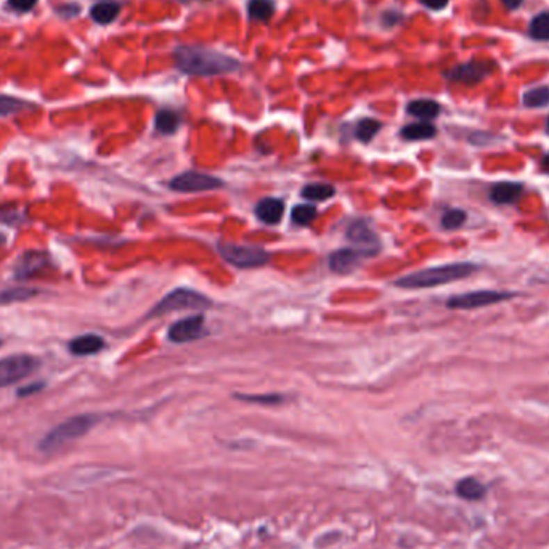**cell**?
I'll return each instance as SVG.
<instances>
[{"mask_svg": "<svg viewBox=\"0 0 549 549\" xmlns=\"http://www.w3.org/2000/svg\"><path fill=\"white\" fill-rule=\"evenodd\" d=\"M238 398L252 403H263V405H278L283 402V397L279 395H238Z\"/></svg>", "mask_w": 549, "mask_h": 549, "instance_id": "30", "label": "cell"}, {"mask_svg": "<svg viewBox=\"0 0 549 549\" xmlns=\"http://www.w3.org/2000/svg\"><path fill=\"white\" fill-rule=\"evenodd\" d=\"M315 217H317V209L312 204L296 206L291 212V219L297 225H309Z\"/></svg>", "mask_w": 549, "mask_h": 549, "instance_id": "27", "label": "cell"}, {"mask_svg": "<svg viewBox=\"0 0 549 549\" xmlns=\"http://www.w3.org/2000/svg\"><path fill=\"white\" fill-rule=\"evenodd\" d=\"M273 3L270 0H251L247 5V12L252 19L257 22H267L273 15Z\"/></svg>", "mask_w": 549, "mask_h": 549, "instance_id": "23", "label": "cell"}, {"mask_svg": "<svg viewBox=\"0 0 549 549\" xmlns=\"http://www.w3.org/2000/svg\"><path fill=\"white\" fill-rule=\"evenodd\" d=\"M121 7L116 2H101L92 8V18L100 24H108L117 18Z\"/></svg>", "mask_w": 549, "mask_h": 549, "instance_id": "19", "label": "cell"}, {"mask_svg": "<svg viewBox=\"0 0 549 549\" xmlns=\"http://www.w3.org/2000/svg\"><path fill=\"white\" fill-rule=\"evenodd\" d=\"M42 387H44V384H33V386H29V387H23V389L18 392V395H19V397H23V395H29V393L38 392L39 389H42Z\"/></svg>", "mask_w": 549, "mask_h": 549, "instance_id": "33", "label": "cell"}, {"mask_svg": "<svg viewBox=\"0 0 549 549\" xmlns=\"http://www.w3.org/2000/svg\"><path fill=\"white\" fill-rule=\"evenodd\" d=\"M457 493L461 496V498H464L468 501H477V500L484 498L486 490L477 479L468 477V479H463L461 482H458Z\"/></svg>", "mask_w": 549, "mask_h": 549, "instance_id": "17", "label": "cell"}, {"mask_svg": "<svg viewBox=\"0 0 549 549\" xmlns=\"http://www.w3.org/2000/svg\"><path fill=\"white\" fill-rule=\"evenodd\" d=\"M408 113L411 116L423 119V121H429L439 116L440 105L434 100H414L408 105Z\"/></svg>", "mask_w": 549, "mask_h": 549, "instance_id": "18", "label": "cell"}, {"mask_svg": "<svg viewBox=\"0 0 549 549\" xmlns=\"http://www.w3.org/2000/svg\"><path fill=\"white\" fill-rule=\"evenodd\" d=\"M548 132H549V119H548Z\"/></svg>", "mask_w": 549, "mask_h": 549, "instance_id": "36", "label": "cell"}, {"mask_svg": "<svg viewBox=\"0 0 549 549\" xmlns=\"http://www.w3.org/2000/svg\"><path fill=\"white\" fill-rule=\"evenodd\" d=\"M435 127L429 122H416L410 124L402 131V136L407 140H427L435 136Z\"/></svg>", "mask_w": 549, "mask_h": 549, "instance_id": "20", "label": "cell"}, {"mask_svg": "<svg viewBox=\"0 0 549 549\" xmlns=\"http://www.w3.org/2000/svg\"><path fill=\"white\" fill-rule=\"evenodd\" d=\"M224 186V182L214 175H207L203 172H183L170 180V188L180 193H199V191L217 190Z\"/></svg>", "mask_w": 549, "mask_h": 549, "instance_id": "7", "label": "cell"}, {"mask_svg": "<svg viewBox=\"0 0 549 549\" xmlns=\"http://www.w3.org/2000/svg\"><path fill=\"white\" fill-rule=\"evenodd\" d=\"M530 34L536 40H549V12L540 13L532 19Z\"/></svg>", "mask_w": 549, "mask_h": 549, "instance_id": "25", "label": "cell"}, {"mask_svg": "<svg viewBox=\"0 0 549 549\" xmlns=\"http://www.w3.org/2000/svg\"><path fill=\"white\" fill-rule=\"evenodd\" d=\"M477 267L474 263L468 262H458V263H448V265H440L426 268V270L407 274L395 281L397 286L405 289H424V288H434L440 286V284H447L458 281V279L468 278L473 274Z\"/></svg>", "mask_w": 549, "mask_h": 549, "instance_id": "2", "label": "cell"}, {"mask_svg": "<svg viewBox=\"0 0 549 549\" xmlns=\"http://www.w3.org/2000/svg\"><path fill=\"white\" fill-rule=\"evenodd\" d=\"M511 293H500V291H474L468 294H459V296L452 297L447 302L450 309H459V310H470V309H480L485 305H493L498 302H503L506 299H511Z\"/></svg>", "mask_w": 549, "mask_h": 549, "instance_id": "9", "label": "cell"}, {"mask_svg": "<svg viewBox=\"0 0 549 549\" xmlns=\"http://www.w3.org/2000/svg\"><path fill=\"white\" fill-rule=\"evenodd\" d=\"M49 265V256L40 251L24 252L15 265V277L18 279H26L34 277Z\"/></svg>", "mask_w": 549, "mask_h": 549, "instance_id": "11", "label": "cell"}, {"mask_svg": "<svg viewBox=\"0 0 549 549\" xmlns=\"http://www.w3.org/2000/svg\"><path fill=\"white\" fill-rule=\"evenodd\" d=\"M175 65L186 74L217 76L233 72L240 63L231 56L201 47H182L175 51Z\"/></svg>", "mask_w": 549, "mask_h": 549, "instance_id": "1", "label": "cell"}, {"mask_svg": "<svg viewBox=\"0 0 549 549\" xmlns=\"http://www.w3.org/2000/svg\"><path fill=\"white\" fill-rule=\"evenodd\" d=\"M103 347H105V341H103L101 336L84 334L71 341L69 350L71 354H74L77 357H87V355L98 354Z\"/></svg>", "mask_w": 549, "mask_h": 549, "instance_id": "15", "label": "cell"}, {"mask_svg": "<svg viewBox=\"0 0 549 549\" xmlns=\"http://www.w3.org/2000/svg\"><path fill=\"white\" fill-rule=\"evenodd\" d=\"M256 214L263 224L277 225L283 219L284 203L277 198H265L259 201V204L256 206Z\"/></svg>", "mask_w": 549, "mask_h": 549, "instance_id": "14", "label": "cell"}, {"mask_svg": "<svg viewBox=\"0 0 549 549\" xmlns=\"http://www.w3.org/2000/svg\"><path fill=\"white\" fill-rule=\"evenodd\" d=\"M0 344H2V343H0Z\"/></svg>", "mask_w": 549, "mask_h": 549, "instance_id": "37", "label": "cell"}, {"mask_svg": "<svg viewBox=\"0 0 549 549\" xmlns=\"http://www.w3.org/2000/svg\"><path fill=\"white\" fill-rule=\"evenodd\" d=\"M28 108V103L15 97L0 95V116H10Z\"/></svg>", "mask_w": 549, "mask_h": 549, "instance_id": "28", "label": "cell"}, {"mask_svg": "<svg viewBox=\"0 0 549 549\" xmlns=\"http://www.w3.org/2000/svg\"><path fill=\"white\" fill-rule=\"evenodd\" d=\"M204 331V317L203 315H193V317L183 318L170 326L169 339L172 343L183 344L201 338Z\"/></svg>", "mask_w": 549, "mask_h": 549, "instance_id": "10", "label": "cell"}, {"mask_svg": "<svg viewBox=\"0 0 549 549\" xmlns=\"http://www.w3.org/2000/svg\"><path fill=\"white\" fill-rule=\"evenodd\" d=\"M180 126V116L170 110H163L156 116V129L163 133H174Z\"/></svg>", "mask_w": 549, "mask_h": 549, "instance_id": "22", "label": "cell"}, {"mask_svg": "<svg viewBox=\"0 0 549 549\" xmlns=\"http://www.w3.org/2000/svg\"><path fill=\"white\" fill-rule=\"evenodd\" d=\"M522 2H524V0H503V3H505L506 7L509 8V10H516V8H519L521 5H522Z\"/></svg>", "mask_w": 549, "mask_h": 549, "instance_id": "34", "label": "cell"}, {"mask_svg": "<svg viewBox=\"0 0 549 549\" xmlns=\"http://www.w3.org/2000/svg\"><path fill=\"white\" fill-rule=\"evenodd\" d=\"M381 124L375 121V119H363V121L359 122V126L355 129V136L361 142H371L372 137L379 132Z\"/></svg>", "mask_w": 549, "mask_h": 549, "instance_id": "26", "label": "cell"}, {"mask_svg": "<svg viewBox=\"0 0 549 549\" xmlns=\"http://www.w3.org/2000/svg\"><path fill=\"white\" fill-rule=\"evenodd\" d=\"M97 423V418L92 414H81V416H72L61 423L55 429L45 435L40 442V450L47 453L56 452L65 445H68L72 440L82 437L93 427Z\"/></svg>", "mask_w": 549, "mask_h": 549, "instance_id": "3", "label": "cell"}, {"mask_svg": "<svg viewBox=\"0 0 549 549\" xmlns=\"http://www.w3.org/2000/svg\"><path fill=\"white\" fill-rule=\"evenodd\" d=\"M491 69L490 63L484 61H470V63L461 65L450 72V79L461 84H477Z\"/></svg>", "mask_w": 549, "mask_h": 549, "instance_id": "12", "label": "cell"}, {"mask_svg": "<svg viewBox=\"0 0 549 549\" xmlns=\"http://www.w3.org/2000/svg\"><path fill=\"white\" fill-rule=\"evenodd\" d=\"M541 167H543V170H545L546 174H549V154H546L545 156V159H543V163H541Z\"/></svg>", "mask_w": 549, "mask_h": 549, "instance_id": "35", "label": "cell"}, {"mask_svg": "<svg viewBox=\"0 0 549 549\" xmlns=\"http://www.w3.org/2000/svg\"><path fill=\"white\" fill-rule=\"evenodd\" d=\"M524 105L527 108H543L549 105V89L548 87H535L525 92Z\"/></svg>", "mask_w": 549, "mask_h": 549, "instance_id": "24", "label": "cell"}, {"mask_svg": "<svg viewBox=\"0 0 549 549\" xmlns=\"http://www.w3.org/2000/svg\"><path fill=\"white\" fill-rule=\"evenodd\" d=\"M347 240L355 246V249L359 251L363 257L376 256L379 252V238L375 231L370 229V225L363 220L352 222L347 229Z\"/></svg>", "mask_w": 549, "mask_h": 549, "instance_id": "8", "label": "cell"}, {"mask_svg": "<svg viewBox=\"0 0 549 549\" xmlns=\"http://www.w3.org/2000/svg\"><path fill=\"white\" fill-rule=\"evenodd\" d=\"M466 222V212L459 209L447 211L442 217V227L447 230H457L463 227Z\"/></svg>", "mask_w": 549, "mask_h": 549, "instance_id": "29", "label": "cell"}, {"mask_svg": "<svg viewBox=\"0 0 549 549\" xmlns=\"http://www.w3.org/2000/svg\"><path fill=\"white\" fill-rule=\"evenodd\" d=\"M336 193L334 186L328 183H312L302 190V196L309 201H325L333 198Z\"/></svg>", "mask_w": 549, "mask_h": 549, "instance_id": "21", "label": "cell"}, {"mask_svg": "<svg viewBox=\"0 0 549 549\" xmlns=\"http://www.w3.org/2000/svg\"><path fill=\"white\" fill-rule=\"evenodd\" d=\"M361 257L357 249H339L331 254L329 268L338 274H349L360 267Z\"/></svg>", "mask_w": 549, "mask_h": 549, "instance_id": "13", "label": "cell"}, {"mask_svg": "<svg viewBox=\"0 0 549 549\" xmlns=\"http://www.w3.org/2000/svg\"><path fill=\"white\" fill-rule=\"evenodd\" d=\"M522 191H524V188H522L521 183H496L490 191V198L498 204H511L521 198Z\"/></svg>", "mask_w": 549, "mask_h": 549, "instance_id": "16", "label": "cell"}, {"mask_svg": "<svg viewBox=\"0 0 549 549\" xmlns=\"http://www.w3.org/2000/svg\"><path fill=\"white\" fill-rule=\"evenodd\" d=\"M39 360L31 355L18 354L0 360V387L12 386L38 370Z\"/></svg>", "mask_w": 549, "mask_h": 549, "instance_id": "6", "label": "cell"}, {"mask_svg": "<svg viewBox=\"0 0 549 549\" xmlns=\"http://www.w3.org/2000/svg\"><path fill=\"white\" fill-rule=\"evenodd\" d=\"M207 307H211V300L203 294L193 289L180 288L167 294L149 313L151 317H158V315H165L175 310H204Z\"/></svg>", "mask_w": 549, "mask_h": 549, "instance_id": "4", "label": "cell"}, {"mask_svg": "<svg viewBox=\"0 0 549 549\" xmlns=\"http://www.w3.org/2000/svg\"><path fill=\"white\" fill-rule=\"evenodd\" d=\"M219 251L227 262L238 268L262 267L270 259V254L261 246H243L224 243V245L219 246Z\"/></svg>", "mask_w": 549, "mask_h": 549, "instance_id": "5", "label": "cell"}, {"mask_svg": "<svg viewBox=\"0 0 549 549\" xmlns=\"http://www.w3.org/2000/svg\"><path fill=\"white\" fill-rule=\"evenodd\" d=\"M421 3L431 10H442L448 5V0H421Z\"/></svg>", "mask_w": 549, "mask_h": 549, "instance_id": "32", "label": "cell"}, {"mask_svg": "<svg viewBox=\"0 0 549 549\" xmlns=\"http://www.w3.org/2000/svg\"><path fill=\"white\" fill-rule=\"evenodd\" d=\"M10 7L18 10V12H29L35 7L38 0H8Z\"/></svg>", "mask_w": 549, "mask_h": 549, "instance_id": "31", "label": "cell"}]
</instances>
